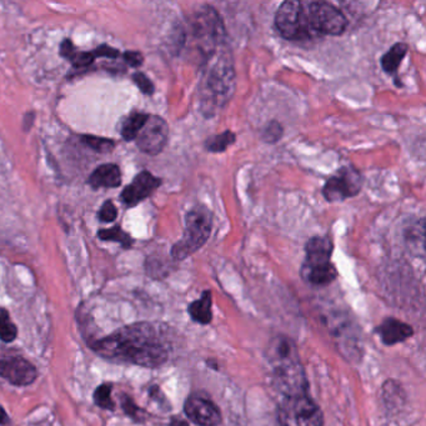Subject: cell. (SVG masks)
Here are the masks:
<instances>
[{
	"label": "cell",
	"instance_id": "cell-1",
	"mask_svg": "<svg viewBox=\"0 0 426 426\" xmlns=\"http://www.w3.org/2000/svg\"><path fill=\"white\" fill-rule=\"evenodd\" d=\"M89 348L103 359L144 367H159L169 359L166 337L149 323L122 326L89 343Z\"/></svg>",
	"mask_w": 426,
	"mask_h": 426
},
{
	"label": "cell",
	"instance_id": "cell-2",
	"mask_svg": "<svg viewBox=\"0 0 426 426\" xmlns=\"http://www.w3.org/2000/svg\"><path fill=\"white\" fill-rule=\"evenodd\" d=\"M267 359L279 389L286 397L307 394L308 381L298 348L291 337L285 335L272 337L267 345Z\"/></svg>",
	"mask_w": 426,
	"mask_h": 426
},
{
	"label": "cell",
	"instance_id": "cell-3",
	"mask_svg": "<svg viewBox=\"0 0 426 426\" xmlns=\"http://www.w3.org/2000/svg\"><path fill=\"white\" fill-rule=\"evenodd\" d=\"M235 89V71L229 52L216 55L199 85V104L207 117H214L230 101Z\"/></svg>",
	"mask_w": 426,
	"mask_h": 426
},
{
	"label": "cell",
	"instance_id": "cell-4",
	"mask_svg": "<svg viewBox=\"0 0 426 426\" xmlns=\"http://www.w3.org/2000/svg\"><path fill=\"white\" fill-rule=\"evenodd\" d=\"M213 229V214L204 205H196L185 216V231L178 243L172 248L174 260H184L194 254L212 234Z\"/></svg>",
	"mask_w": 426,
	"mask_h": 426
},
{
	"label": "cell",
	"instance_id": "cell-5",
	"mask_svg": "<svg viewBox=\"0 0 426 426\" xmlns=\"http://www.w3.org/2000/svg\"><path fill=\"white\" fill-rule=\"evenodd\" d=\"M191 36L205 57H212L225 38L224 23L212 6H204L191 18Z\"/></svg>",
	"mask_w": 426,
	"mask_h": 426
},
{
	"label": "cell",
	"instance_id": "cell-6",
	"mask_svg": "<svg viewBox=\"0 0 426 426\" xmlns=\"http://www.w3.org/2000/svg\"><path fill=\"white\" fill-rule=\"evenodd\" d=\"M281 426H324V415L307 395L285 397L279 406Z\"/></svg>",
	"mask_w": 426,
	"mask_h": 426
},
{
	"label": "cell",
	"instance_id": "cell-7",
	"mask_svg": "<svg viewBox=\"0 0 426 426\" xmlns=\"http://www.w3.org/2000/svg\"><path fill=\"white\" fill-rule=\"evenodd\" d=\"M275 25L280 36L288 41H298L308 38L311 29L302 4L296 0L281 3L275 14Z\"/></svg>",
	"mask_w": 426,
	"mask_h": 426
},
{
	"label": "cell",
	"instance_id": "cell-8",
	"mask_svg": "<svg viewBox=\"0 0 426 426\" xmlns=\"http://www.w3.org/2000/svg\"><path fill=\"white\" fill-rule=\"evenodd\" d=\"M307 18L311 29L326 36H340L348 25V20L343 13L326 1L310 3Z\"/></svg>",
	"mask_w": 426,
	"mask_h": 426
},
{
	"label": "cell",
	"instance_id": "cell-9",
	"mask_svg": "<svg viewBox=\"0 0 426 426\" xmlns=\"http://www.w3.org/2000/svg\"><path fill=\"white\" fill-rule=\"evenodd\" d=\"M361 185L360 172L353 166H344L332 178L328 179L323 194L328 202H343L359 194Z\"/></svg>",
	"mask_w": 426,
	"mask_h": 426
},
{
	"label": "cell",
	"instance_id": "cell-10",
	"mask_svg": "<svg viewBox=\"0 0 426 426\" xmlns=\"http://www.w3.org/2000/svg\"><path fill=\"white\" fill-rule=\"evenodd\" d=\"M168 136L169 128L166 120L158 115H149L147 123L136 136V145L145 154H159L166 148Z\"/></svg>",
	"mask_w": 426,
	"mask_h": 426
},
{
	"label": "cell",
	"instance_id": "cell-11",
	"mask_svg": "<svg viewBox=\"0 0 426 426\" xmlns=\"http://www.w3.org/2000/svg\"><path fill=\"white\" fill-rule=\"evenodd\" d=\"M0 378L14 386H28L36 381L38 370L23 356H3L0 358Z\"/></svg>",
	"mask_w": 426,
	"mask_h": 426
},
{
	"label": "cell",
	"instance_id": "cell-12",
	"mask_svg": "<svg viewBox=\"0 0 426 426\" xmlns=\"http://www.w3.org/2000/svg\"><path fill=\"white\" fill-rule=\"evenodd\" d=\"M184 411L190 420L199 426H216L221 423L219 408L207 397L199 395L188 397Z\"/></svg>",
	"mask_w": 426,
	"mask_h": 426
},
{
	"label": "cell",
	"instance_id": "cell-13",
	"mask_svg": "<svg viewBox=\"0 0 426 426\" xmlns=\"http://www.w3.org/2000/svg\"><path fill=\"white\" fill-rule=\"evenodd\" d=\"M161 184V180L159 178H155L153 174L149 172H142L138 174L133 183L129 184L122 193V199L123 202L129 205L134 207L136 204L142 202L144 199H147L148 196H152L155 190L158 189Z\"/></svg>",
	"mask_w": 426,
	"mask_h": 426
},
{
	"label": "cell",
	"instance_id": "cell-14",
	"mask_svg": "<svg viewBox=\"0 0 426 426\" xmlns=\"http://www.w3.org/2000/svg\"><path fill=\"white\" fill-rule=\"evenodd\" d=\"M332 249H334V245H332L330 237H311L305 245L307 259L302 267H320V265L329 264L330 258H332Z\"/></svg>",
	"mask_w": 426,
	"mask_h": 426
},
{
	"label": "cell",
	"instance_id": "cell-15",
	"mask_svg": "<svg viewBox=\"0 0 426 426\" xmlns=\"http://www.w3.org/2000/svg\"><path fill=\"white\" fill-rule=\"evenodd\" d=\"M376 332L381 337L385 345H395L403 343L409 337H413V328L395 318H386L376 329Z\"/></svg>",
	"mask_w": 426,
	"mask_h": 426
},
{
	"label": "cell",
	"instance_id": "cell-16",
	"mask_svg": "<svg viewBox=\"0 0 426 426\" xmlns=\"http://www.w3.org/2000/svg\"><path fill=\"white\" fill-rule=\"evenodd\" d=\"M88 183L94 188H118L122 184V174L118 166L104 164L98 166L89 177Z\"/></svg>",
	"mask_w": 426,
	"mask_h": 426
},
{
	"label": "cell",
	"instance_id": "cell-17",
	"mask_svg": "<svg viewBox=\"0 0 426 426\" xmlns=\"http://www.w3.org/2000/svg\"><path fill=\"white\" fill-rule=\"evenodd\" d=\"M302 278L313 285H328L337 277V267L332 263L320 267H302Z\"/></svg>",
	"mask_w": 426,
	"mask_h": 426
},
{
	"label": "cell",
	"instance_id": "cell-18",
	"mask_svg": "<svg viewBox=\"0 0 426 426\" xmlns=\"http://www.w3.org/2000/svg\"><path fill=\"white\" fill-rule=\"evenodd\" d=\"M213 299L210 291H204L202 298L196 302H191L188 308L191 319L196 320V323L207 325L213 319V311H212Z\"/></svg>",
	"mask_w": 426,
	"mask_h": 426
},
{
	"label": "cell",
	"instance_id": "cell-19",
	"mask_svg": "<svg viewBox=\"0 0 426 426\" xmlns=\"http://www.w3.org/2000/svg\"><path fill=\"white\" fill-rule=\"evenodd\" d=\"M406 53H408V45L405 43H397L395 45H392L390 50L384 54V57L381 58V66L385 73L394 74L402 64V60Z\"/></svg>",
	"mask_w": 426,
	"mask_h": 426
},
{
	"label": "cell",
	"instance_id": "cell-20",
	"mask_svg": "<svg viewBox=\"0 0 426 426\" xmlns=\"http://www.w3.org/2000/svg\"><path fill=\"white\" fill-rule=\"evenodd\" d=\"M148 114L144 112H133L129 118L125 120L124 125L122 128V135L126 142L135 140L136 136L140 133L142 126L148 120Z\"/></svg>",
	"mask_w": 426,
	"mask_h": 426
},
{
	"label": "cell",
	"instance_id": "cell-21",
	"mask_svg": "<svg viewBox=\"0 0 426 426\" xmlns=\"http://www.w3.org/2000/svg\"><path fill=\"white\" fill-rule=\"evenodd\" d=\"M235 134L230 131H224L218 135L207 138L205 148L210 153H223L235 142Z\"/></svg>",
	"mask_w": 426,
	"mask_h": 426
},
{
	"label": "cell",
	"instance_id": "cell-22",
	"mask_svg": "<svg viewBox=\"0 0 426 426\" xmlns=\"http://www.w3.org/2000/svg\"><path fill=\"white\" fill-rule=\"evenodd\" d=\"M18 337V328L10 319V314L6 308L0 307V340L3 343H13Z\"/></svg>",
	"mask_w": 426,
	"mask_h": 426
},
{
	"label": "cell",
	"instance_id": "cell-23",
	"mask_svg": "<svg viewBox=\"0 0 426 426\" xmlns=\"http://www.w3.org/2000/svg\"><path fill=\"white\" fill-rule=\"evenodd\" d=\"M112 385L110 383L101 384L94 391V404L98 408L104 410H115V403L112 402Z\"/></svg>",
	"mask_w": 426,
	"mask_h": 426
},
{
	"label": "cell",
	"instance_id": "cell-24",
	"mask_svg": "<svg viewBox=\"0 0 426 426\" xmlns=\"http://www.w3.org/2000/svg\"><path fill=\"white\" fill-rule=\"evenodd\" d=\"M98 237L105 242H118L125 249L131 248V244H133V239L126 233L122 230L118 225L112 229H103L98 233Z\"/></svg>",
	"mask_w": 426,
	"mask_h": 426
},
{
	"label": "cell",
	"instance_id": "cell-25",
	"mask_svg": "<svg viewBox=\"0 0 426 426\" xmlns=\"http://www.w3.org/2000/svg\"><path fill=\"white\" fill-rule=\"evenodd\" d=\"M120 403H122V409L125 414L131 418L135 423H144L145 420V413L142 409L139 408L136 405L133 397H129L128 394H123L120 397Z\"/></svg>",
	"mask_w": 426,
	"mask_h": 426
},
{
	"label": "cell",
	"instance_id": "cell-26",
	"mask_svg": "<svg viewBox=\"0 0 426 426\" xmlns=\"http://www.w3.org/2000/svg\"><path fill=\"white\" fill-rule=\"evenodd\" d=\"M80 140L87 147H89V148L93 149L95 152H99V153H110L114 147H115V142L110 140V139L98 138V136L83 135L80 138Z\"/></svg>",
	"mask_w": 426,
	"mask_h": 426
},
{
	"label": "cell",
	"instance_id": "cell-27",
	"mask_svg": "<svg viewBox=\"0 0 426 426\" xmlns=\"http://www.w3.org/2000/svg\"><path fill=\"white\" fill-rule=\"evenodd\" d=\"M283 134H284V129L277 120H272L270 123H267V126L261 131L263 140L269 142V144L279 142Z\"/></svg>",
	"mask_w": 426,
	"mask_h": 426
},
{
	"label": "cell",
	"instance_id": "cell-28",
	"mask_svg": "<svg viewBox=\"0 0 426 426\" xmlns=\"http://www.w3.org/2000/svg\"><path fill=\"white\" fill-rule=\"evenodd\" d=\"M71 60V63L74 64V66L78 68H84V66H88L94 61L95 55L93 52H83V53H78V52H73L71 57L68 58Z\"/></svg>",
	"mask_w": 426,
	"mask_h": 426
},
{
	"label": "cell",
	"instance_id": "cell-29",
	"mask_svg": "<svg viewBox=\"0 0 426 426\" xmlns=\"http://www.w3.org/2000/svg\"><path fill=\"white\" fill-rule=\"evenodd\" d=\"M133 80L136 84V87L142 90L144 94L152 95L154 93V84L150 82V79L145 74L135 73L133 75Z\"/></svg>",
	"mask_w": 426,
	"mask_h": 426
},
{
	"label": "cell",
	"instance_id": "cell-30",
	"mask_svg": "<svg viewBox=\"0 0 426 426\" xmlns=\"http://www.w3.org/2000/svg\"><path fill=\"white\" fill-rule=\"evenodd\" d=\"M117 216H118V210L115 205L110 200L104 203L99 212V219L104 223H112L117 219Z\"/></svg>",
	"mask_w": 426,
	"mask_h": 426
},
{
	"label": "cell",
	"instance_id": "cell-31",
	"mask_svg": "<svg viewBox=\"0 0 426 426\" xmlns=\"http://www.w3.org/2000/svg\"><path fill=\"white\" fill-rule=\"evenodd\" d=\"M95 57H107V58H110V59H114V58H118L120 53H119L117 49H114V47H109V45H101V47H96L94 52Z\"/></svg>",
	"mask_w": 426,
	"mask_h": 426
},
{
	"label": "cell",
	"instance_id": "cell-32",
	"mask_svg": "<svg viewBox=\"0 0 426 426\" xmlns=\"http://www.w3.org/2000/svg\"><path fill=\"white\" fill-rule=\"evenodd\" d=\"M149 397L159 404L160 406H166V404L168 405V400L164 397V394L160 390L159 386H156V385H153V386L149 388Z\"/></svg>",
	"mask_w": 426,
	"mask_h": 426
},
{
	"label": "cell",
	"instance_id": "cell-33",
	"mask_svg": "<svg viewBox=\"0 0 426 426\" xmlns=\"http://www.w3.org/2000/svg\"><path fill=\"white\" fill-rule=\"evenodd\" d=\"M124 60L133 68H138V66H142L144 58H142V53H139V52H126L124 53Z\"/></svg>",
	"mask_w": 426,
	"mask_h": 426
},
{
	"label": "cell",
	"instance_id": "cell-34",
	"mask_svg": "<svg viewBox=\"0 0 426 426\" xmlns=\"http://www.w3.org/2000/svg\"><path fill=\"white\" fill-rule=\"evenodd\" d=\"M74 50H75L74 45L71 44L69 39H66L64 42L61 43V45H60V55H63L64 58H69Z\"/></svg>",
	"mask_w": 426,
	"mask_h": 426
},
{
	"label": "cell",
	"instance_id": "cell-35",
	"mask_svg": "<svg viewBox=\"0 0 426 426\" xmlns=\"http://www.w3.org/2000/svg\"><path fill=\"white\" fill-rule=\"evenodd\" d=\"M9 423H10L9 415L6 414V409L0 405V425H6Z\"/></svg>",
	"mask_w": 426,
	"mask_h": 426
},
{
	"label": "cell",
	"instance_id": "cell-36",
	"mask_svg": "<svg viewBox=\"0 0 426 426\" xmlns=\"http://www.w3.org/2000/svg\"><path fill=\"white\" fill-rule=\"evenodd\" d=\"M170 426H189L186 421L182 420V419H172L170 423Z\"/></svg>",
	"mask_w": 426,
	"mask_h": 426
}]
</instances>
